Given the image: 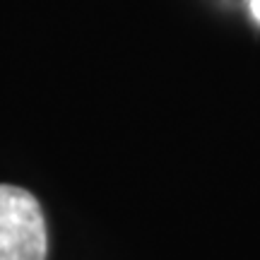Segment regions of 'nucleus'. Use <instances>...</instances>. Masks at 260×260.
I'll return each mask as SVG.
<instances>
[{
  "mask_svg": "<svg viewBox=\"0 0 260 260\" xmlns=\"http://www.w3.org/2000/svg\"><path fill=\"white\" fill-rule=\"evenodd\" d=\"M46 224L34 195L0 186V260H44Z\"/></svg>",
  "mask_w": 260,
  "mask_h": 260,
  "instance_id": "nucleus-1",
  "label": "nucleus"
},
{
  "mask_svg": "<svg viewBox=\"0 0 260 260\" xmlns=\"http://www.w3.org/2000/svg\"><path fill=\"white\" fill-rule=\"evenodd\" d=\"M251 12H253V17L260 22V0H251Z\"/></svg>",
  "mask_w": 260,
  "mask_h": 260,
  "instance_id": "nucleus-2",
  "label": "nucleus"
}]
</instances>
